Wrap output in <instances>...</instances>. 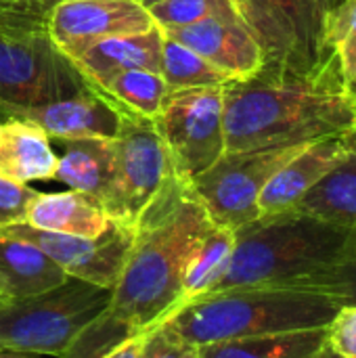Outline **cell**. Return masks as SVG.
I'll return each instance as SVG.
<instances>
[{
	"instance_id": "cell-1",
	"label": "cell",
	"mask_w": 356,
	"mask_h": 358,
	"mask_svg": "<svg viewBox=\"0 0 356 358\" xmlns=\"http://www.w3.org/2000/svg\"><path fill=\"white\" fill-rule=\"evenodd\" d=\"M214 222L180 178L168 182L134 222V239L107 308L61 358H103L178 310L187 268Z\"/></svg>"
},
{
	"instance_id": "cell-2",
	"label": "cell",
	"mask_w": 356,
	"mask_h": 358,
	"mask_svg": "<svg viewBox=\"0 0 356 358\" xmlns=\"http://www.w3.org/2000/svg\"><path fill=\"white\" fill-rule=\"evenodd\" d=\"M227 151L311 145L356 126V92L332 52L313 69L264 63L254 76L222 84Z\"/></svg>"
},
{
	"instance_id": "cell-3",
	"label": "cell",
	"mask_w": 356,
	"mask_h": 358,
	"mask_svg": "<svg viewBox=\"0 0 356 358\" xmlns=\"http://www.w3.org/2000/svg\"><path fill=\"white\" fill-rule=\"evenodd\" d=\"M342 306L321 294L290 287H237L201 296L166 323L180 338L204 346L241 338L329 327Z\"/></svg>"
},
{
	"instance_id": "cell-4",
	"label": "cell",
	"mask_w": 356,
	"mask_h": 358,
	"mask_svg": "<svg viewBox=\"0 0 356 358\" xmlns=\"http://www.w3.org/2000/svg\"><path fill=\"white\" fill-rule=\"evenodd\" d=\"M348 235V229L296 210L262 216L235 231L229 266L208 294L237 287H290L334 262Z\"/></svg>"
},
{
	"instance_id": "cell-5",
	"label": "cell",
	"mask_w": 356,
	"mask_h": 358,
	"mask_svg": "<svg viewBox=\"0 0 356 358\" xmlns=\"http://www.w3.org/2000/svg\"><path fill=\"white\" fill-rule=\"evenodd\" d=\"M88 82L52 44L46 15L0 0V117L69 99Z\"/></svg>"
},
{
	"instance_id": "cell-6",
	"label": "cell",
	"mask_w": 356,
	"mask_h": 358,
	"mask_svg": "<svg viewBox=\"0 0 356 358\" xmlns=\"http://www.w3.org/2000/svg\"><path fill=\"white\" fill-rule=\"evenodd\" d=\"M109 300L111 289L73 277L38 296L0 300V350L61 358Z\"/></svg>"
},
{
	"instance_id": "cell-7",
	"label": "cell",
	"mask_w": 356,
	"mask_h": 358,
	"mask_svg": "<svg viewBox=\"0 0 356 358\" xmlns=\"http://www.w3.org/2000/svg\"><path fill=\"white\" fill-rule=\"evenodd\" d=\"M262 48L264 63L306 71L323 63L325 19L342 0H231Z\"/></svg>"
},
{
	"instance_id": "cell-8",
	"label": "cell",
	"mask_w": 356,
	"mask_h": 358,
	"mask_svg": "<svg viewBox=\"0 0 356 358\" xmlns=\"http://www.w3.org/2000/svg\"><path fill=\"white\" fill-rule=\"evenodd\" d=\"M306 145L227 151L189 182L191 193L216 227L237 231L260 218L258 199L266 182Z\"/></svg>"
},
{
	"instance_id": "cell-9",
	"label": "cell",
	"mask_w": 356,
	"mask_h": 358,
	"mask_svg": "<svg viewBox=\"0 0 356 358\" xmlns=\"http://www.w3.org/2000/svg\"><path fill=\"white\" fill-rule=\"evenodd\" d=\"M153 126L170 155L174 174L189 185L227 153L222 86L168 92Z\"/></svg>"
},
{
	"instance_id": "cell-10",
	"label": "cell",
	"mask_w": 356,
	"mask_h": 358,
	"mask_svg": "<svg viewBox=\"0 0 356 358\" xmlns=\"http://www.w3.org/2000/svg\"><path fill=\"white\" fill-rule=\"evenodd\" d=\"M120 132L113 138L111 220L134 224L153 197L178 176L153 122L126 109H120Z\"/></svg>"
},
{
	"instance_id": "cell-11",
	"label": "cell",
	"mask_w": 356,
	"mask_h": 358,
	"mask_svg": "<svg viewBox=\"0 0 356 358\" xmlns=\"http://www.w3.org/2000/svg\"><path fill=\"white\" fill-rule=\"evenodd\" d=\"M0 233L34 243L57 266H61L67 277L113 289L134 239V224L113 220L97 239L42 231L27 222L2 227Z\"/></svg>"
},
{
	"instance_id": "cell-12",
	"label": "cell",
	"mask_w": 356,
	"mask_h": 358,
	"mask_svg": "<svg viewBox=\"0 0 356 358\" xmlns=\"http://www.w3.org/2000/svg\"><path fill=\"white\" fill-rule=\"evenodd\" d=\"M153 25L141 0H61L46 13L55 48L71 63L107 38L138 34Z\"/></svg>"
},
{
	"instance_id": "cell-13",
	"label": "cell",
	"mask_w": 356,
	"mask_h": 358,
	"mask_svg": "<svg viewBox=\"0 0 356 358\" xmlns=\"http://www.w3.org/2000/svg\"><path fill=\"white\" fill-rule=\"evenodd\" d=\"M4 120H23L55 141H78V138H103L113 141L120 132V107L88 84L82 92L61 99L55 103L10 109L2 115Z\"/></svg>"
},
{
	"instance_id": "cell-14",
	"label": "cell",
	"mask_w": 356,
	"mask_h": 358,
	"mask_svg": "<svg viewBox=\"0 0 356 358\" xmlns=\"http://www.w3.org/2000/svg\"><path fill=\"white\" fill-rule=\"evenodd\" d=\"M164 34L204 57L231 80L250 78L264 65L262 48L241 19L210 17Z\"/></svg>"
},
{
	"instance_id": "cell-15",
	"label": "cell",
	"mask_w": 356,
	"mask_h": 358,
	"mask_svg": "<svg viewBox=\"0 0 356 358\" xmlns=\"http://www.w3.org/2000/svg\"><path fill=\"white\" fill-rule=\"evenodd\" d=\"M346 147L342 136L325 138L306 145L296 153L281 170L273 174L258 199V212L262 216H275L296 210L302 197L329 174L344 157Z\"/></svg>"
},
{
	"instance_id": "cell-16",
	"label": "cell",
	"mask_w": 356,
	"mask_h": 358,
	"mask_svg": "<svg viewBox=\"0 0 356 358\" xmlns=\"http://www.w3.org/2000/svg\"><path fill=\"white\" fill-rule=\"evenodd\" d=\"M162 46L164 31L153 25L138 34L115 36L99 42L78 61L73 67L92 88H103L113 76L128 69L162 71Z\"/></svg>"
},
{
	"instance_id": "cell-17",
	"label": "cell",
	"mask_w": 356,
	"mask_h": 358,
	"mask_svg": "<svg viewBox=\"0 0 356 358\" xmlns=\"http://www.w3.org/2000/svg\"><path fill=\"white\" fill-rule=\"evenodd\" d=\"M57 172L52 180L80 191L109 214L113 212L115 182H113V141L78 138L63 141V153L57 155Z\"/></svg>"
},
{
	"instance_id": "cell-18",
	"label": "cell",
	"mask_w": 356,
	"mask_h": 358,
	"mask_svg": "<svg viewBox=\"0 0 356 358\" xmlns=\"http://www.w3.org/2000/svg\"><path fill=\"white\" fill-rule=\"evenodd\" d=\"M57 153L50 138L38 126L23 120L0 122V174L27 185L34 180H52L57 172Z\"/></svg>"
},
{
	"instance_id": "cell-19",
	"label": "cell",
	"mask_w": 356,
	"mask_h": 358,
	"mask_svg": "<svg viewBox=\"0 0 356 358\" xmlns=\"http://www.w3.org/2000/svg\"><path fill=\"white\" fill-rule=\"evenodd\" d=\"M25 222L42 231L97 239L113 220L99 201L69 189L65 193H38L27 210Z\"/></svg>"
},
{
	"instance_id": "cell-20",
	"label": "cell",
	"mask_w": 356,
	"mask_h": 358,
	"mask_svg": "<svg viewBox=\"0 0 356 358\" xmlns=\"http://www.w3.org/2000/svg\"><path fill=\"white\" fill-rule=\"evenodd\" d=\"M67 275L34 243L0 233V283L8 300L55 289Z\"/></svg>"
},
{
	"instance_id": "cell-21",
	"label": "cell",
	"mask_w": 356,
	"mask_h": 358,
	"mask_svg": "<svg viewBox=\"0 0 356 358\" xmlns=\"http://www.w3.org/2000/svg\"><path fill=\"white\" fill-rule=\"evenodd\" d=\"M327 348V327L199 346L197 358H317Z\"/></svg>"
},
{
	"instance_id": "cell-22",
	"label": "cell",
	"mask_w": 356,
	"mask_h": 358,
	"mask_svg": "<svg viewBox=\"0 0 356 358\" xmlns=\"http://www.w3.org/2000/svg\"><path fill=\"white\" fill-rule=\"evenodd\" d=\"M296 212L340 229H356L355 153H346V157L302 197Z\"/></svg>"
},
{
	"instance_id": "cell-23",
	"label": "cell",
	"mask_w": 356,
	"mask_h": 358,
	"mask_svg": "<svg viewBox=\"0 0 356 358\" xmlns=\"http://www.w3.org/2000/svg\"><path fill=\"white\" fill-rule=\"evenodd\" d=\"M233 248H235V231L214 224L210 229V233L204 237V241L199 243V248L187 268L183 302L178 308L206 296L218 283V279L225 275V271L229 266Z\"/></svg>"
},
{
	"instance_id": "cell-24",
	"label": "cell",
	"mask_w": 356,
	"mask_h": 358,
	"mask_svg": "<svg viewBox=\"0 0 356 358\" xmlns=\"http://www.w3.org/2000/svg\"><path fill=\"white\" fill-rule=\"evenodd\" d=\"M97 90L107 99H111L120 109H126L151 122L157 117L164 96L168 94L164 78L147 69L122 71L113 76L103 88Z\"/></svg>"
},
{
	"instance_id": "cell-25",
	"label": "cell",
	"mask_w": 356,
	"mask_h": 358,
	"mask_svg": "<svg viewBox=\"0 0 356 358\" xmlns=\"http://www.w3.org/2000/svg\"><path fill=\"white\" fill-rule=\"evenodd\" d=\"M159 76L164 78L168 92L187 90V88L222 86L231 80L227 73L210 65L204 57L183 46L180 42L168 38L166 34H164V46H162Z\"/></svg>"
},
{
	"instance_id": "cell-26",
	"label": "cell",
	"mask_w": 356,
	"mask_h": 358,
	"mask_svg": "<svg viewBox=\"0 0 356 358\" xmlns=\"http://www.w3.org/2000/svg\"><path fill=\"white\" fill-rule=\"evenodd\" d=\"M290 289L327 296L336 300L342 308L356 306V229L350 231L348 241L334 258V262H329L315 275L296 281L294 285H290Z\"/></svg>"
},
{
	"instance_id": "cell-27",
	"label": "cell",
	"mask_w": 356,
	"mask_h": 358,
	"mask_svg": "<svg viewBox=\"0 0 356 358\" xmlns=\"http://www.w3.org/2000/svg\"><path fill=\"white\" fill-rule=\"evenodd\" d=\"M147 8L153 23L162 31L187 27L210 17L239 19L231 0H159Z\"/></svg>"
},
{
	"instance_id": "cell-28",
	"label": "cell",
	"mask_w": 356,
	"mask_h": 358,
	"mask_svg": "<svg viewBox=\"0 0 356 358\" xmlns=\"http://www.w3.org/2000/svg\"><path fill=\"white\" fill-rule=\"evenodd\" d=\"M325 44L338 57L348 84H353L356 80V0H342L329 10Z\"/></svg>"
},
{
	"instance_id": "cell-29",
	"label": "cell",
	"mask_w": 356,
	"mask_h": 358,
	"mask_svg": "<svg viewBox=\"0 0 356 358\" xmlns=\"http://www.w3.org/2000/svg\"><path fill=\"white\" fill-rule=\"evenodd\" d=\"M199 346L180 338L166 323L141 334V358H197Z\"/></svg>"
},
{
	"instance_id": "cell-30",
	"label": "cell",
	"mask_w": 356,
	"mask_h": 358,
	"mask_svg": "<svg viewBox=\"0 0 356 358\" xmlns=\"http://www.w3.org/2000/svg\"><path fill=\"white\" fill-rule=\"evenodd\" d=\"M38 193L40 191L27 185L15 182L0 174V229L17 224V222H25L27 210L31 201L38 197Z\"/></svg>"
},
{
	"instance_id": "cell-31",
	"label": "cell",
	"mask_w": 356,
	"mask_h": 358,
	"mask_svg": "<svg viewBox=\"0 0 356 358\" xmlns=\"http://www.w3.org/2000/svg\"><path fill=\"white\" fill-rule=\"evenodd\" d=\"M327 346L342 358H356V306L342 308L329 323Z\"/></svg>"
},
{
	"instance_id": "cell-32",
	"label": "cell",
	"mask_w": 356,
	"mask_h": 358,
	"mask_svg": "<svg viewBox=\"0 0 356 358\" xmlns=\"http://www.w3.org/2000/svg\"><path fill=\"white\" fill-rule=\"evenodd\" d=\"M103 358H141V334L132 340H126Z\"/></svg>"
},
{
	"instance_id": "cell-33",
	"label": "cell",
	"mask_w": 356,
	"mask_h": 358,
	"mask_svg": "<svg viewBox=\"0 0 356 358\" xmlns=\"http://www.w3.org/2000/svg\"><path fill=\"white\" fill-rule=\"evenodd\" d=\"M13 2H19V4H23V6H27V8H31V10H36V13H42V15H46L57 2H61V0H13ZM143 2V0H141Z\"/></svg>"
},
{
	"instance_id": "cell-34",
	"label": "cell",
	"mask_w": 356,
	"mask_h": 358,
	"mask_svg": "<svg viewBox=\"0 0 356 358\" xmlns=\"http://www.w3.org/2000/svg\"><path fill=\"white\" fill-rule=\"evenodd\" d=\"M342 141H344V147H346V151L348 153H355L356 155V126L348 132V134H344L342 136Z\"/></svg>"
},
{
	"instance_id": "cell-35",
	"label": "cell",
	"mask_w": 356,
	"mask_h": 358,
	"mask_svg": "<svg viewBox=\"0 0 356 358\" xmlns=\"http://www.w3.org/2000/svg\"><path fill=\"white\" fill-rule=\"evenodd\" d=\"M0 358H46L44 355H31V352H15V350H0Z\"/></svg>"
},
{
	"instance_id": "cell-36",
	"label": "cell",
	"mask_w": 356,
	"mask_h": 358,
	"mask_svg": "<svg viewBox=\"0 0 356 358\" xmlns=\"http://www.w3.org/2000/svg\"><path fill=\"white\" fill-rule=\"evenodd\" d=\"M317 358H342V357H340V355H336V352L327 346V348H325V350H323V352H321Z\"/></svg>"
},
{
	"instance_id": "cell-37",
	"label": "cell",
	"mask_w": 356,
	"mask_h": 358,
	"mask_svg": "<svg viewBox=\"0 0 356 358\" xmlns=\"http://www.w3.org/2000/svg\"><path fill=\"white\" fill-rule=\"evenodd\" d=\"M0 300H8V298L4 296V287H2V283H0Z\"/></svg>"
},
{
	"instance_id": "cell-38",
	"label": "cell",
	"mask_w": 356,
	"mask_h": 358,
	"mask_svg": "<svg viewBox=\"0 0 356 358\" xmlns=\"http://www.w3.org/2000/svg\"><path fill=\"white\" fill-rule=\"evenodd\" d=\"M153 2H159V0H143V4H145V6H149V4H153Z\"/></svg>"
},
{
	"instance_id": "cell-39",
	"label": "cell",
	"mask_w": 356,
	"mask_h": 358,
	"mask_svg": "<svg viewBox=\"0 0 356 358\" xmlns=\"http://www.w3.org/2000/svg\"><path fill=\"white\" fill-rule=\"evenodd\" d=\"M350 86H356V80H355V82H353V84H350Z\"/></svg>"
},
{
	"instance_id": "cell-40",
	"label": "cell",
	"mask_w": 356,
	"mask_h": 358,
	"mask_svg": "<svg viewBox=\"0 0 356 358\" xmlns=\"http://www.w3.org/2000/svg\"><path fill=\"white\" fill-rule=\"evenodd\" d=\"M353 90H355V92H356V86H353Z\"/></svg>"
}]
</instances>
